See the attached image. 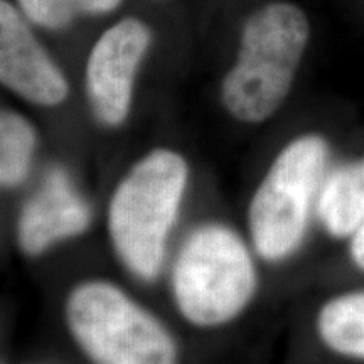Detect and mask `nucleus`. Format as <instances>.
I'll return each instance as SVG.
<instances>
[{"label":"nucleus","mask_w":364,"mask_h":364,"mask_svg":"<svg viewBox=\"0 0 364 364\" xmlns=\"http://www.w3.org/2000/svg\"><path fill=\"white\" fill-rule=\"evenodd\" d=\"M188 177V162L181 154L156 149L113 191L108 235L117 258L136 279L150 282L161 273Z\"/></svg>","instance_id":"1"},{"label":"nucleus","mask_w":364,"mask_h":364,"mask_svg":"<svg viewBox=\"0 0 364 364\" xmlns=\"http://www.w3.org/2000/svg\"><path fill=\"white\" fill-rule=\"evenodd\" d=\"M311 26L302 9L275 2L245 22L238 58L221 85V100L231 117L262 124L285 102L306 53Z\"/></svg>","instance_id":"2"},{"label":"nucleus","mask_w":364,"mask_h":364,"mask_svg":"<svg viewBox=\"0 0 364 364\" xmlns=\"http://www.w3.org/2000/svg\"><path fill=\"white\" fill-rule=\"evenodd\" d=\"M252 252L231 228L209 223L184 241L172 267V295L181 316L196 327L230 324L257 292Z\"/></svg>","instance_id":"3"},{"label":"nucleus","mask_w":364,"mask_h":364,"mask_svg":"<svg viewBox=\"0 0 364 364\" xmlns=\"http://www.w3.org/2000/svg\"><path fill=\"white\" fill-rule=\"evenodd\" d=\"M65 321L91 364H177L179 349L161 318L108 280L81 282L68 294Z\"/></svg>","instance_id":"4"},{"label":"nucleus","mask_w":364,"mask_h":364,"mask_svg":"<svg viewBox=\"0 0 364 364\" xmlns=\"http://www.w3.org/2000/svg\"><path fill=\"white\" fill-rule=\"evenodd\" d=\"M329 145L321 135L287 144L255 191L248 228L255 252L265 262H284L307 233L311 209L326 181Z\"/></svg>","instance_id":"5"},{"label":"nucleus","mask_w":364,"mask_h":364,"mask_svg":"<svg viewBox=\"0 0 364 364\" xmlns=\"http://www.w3.org/2000/svg\"><path fill=\"white\" fill-rule=\"evenodd\" d=\"M150 29L135 17L118 21L100 36L86 63V97L100 124L117 127L130 113L140 63L150 46Z\"/></svg>","instance_id":"6"},{"label":"nucleus","mask_w":364,"mask_h":364,"mask_svg":"<svg viewBox=\"0 0 364 364\" xmlns=\"http://www.w3.org/2000/svg\"><path fill=\"white\" fill-rule=\"evenodd\" d=\"M0 80L41 107H56L70 93L65 75L36 39L24 14L7 0L0 2Z\"/></svg>","instance_id":"7"},{"label":"nucleus","mask_w":364,"mask_h":364,"mask_svg":"<svg viewBox=\"0 0 364 364\" xmlns=\"http://www.w3.org/2000/svg\"><path fill=\"white\" fill-rule=\"evenodd\" d=\"M90 220V208L73 191L65 172L54 171L22 208L17 243L27 257H39L58 241L85 233Z\"/></svg>","instance_id":"8"},{"label":"nucleus","mask_w":364,"mask_h":364,"mask_svg":"<svg viewBox=\"0 0 364 364\" xmlns=\"http://www.w3.org/2000/svg\"><path fill=\"white\" fill-rule=\"evenodd\" d=\"M317 215L334 238H351L364 226V157L326 177L317 199Z\"/></svg>","instance_id":"9"},{"label":"nucleus","mask_w":364,"mask_h":364,"mask_svg":"<svg viewBox=\"0 0 364 364\" xmlns=\"http://www.w3.org/2000/svg\"><path fill=\"white\" fill-rule=\"evenodd\" d=\"M316 331L331 353L364 361V290L326 300L317 312Z\"/></svg>","instance_id":"10"},{"label":"nucleus","mask_w":364,"mask_h":364,"mask_svg":"<svg viewBox=\"0 0 364 364\" xmlns=\"http://www.w3.org/2000/svg\"><path fill=\"white\" fill-rule=\"evenodd\" d=\"M36 150V130L21 113L4 110L0 117V182L16 188L29 174Z\"/></svg>","instance_id":"11"},{"label":"nucleus","mask_w":364,"mask_h":364,"mask_svg":"<svg viewBox=\"0 0 364 364\" xmlns=\"http://www.w3.org/2000/svg\"><path fill=\"white\" fill-rule=\"evenodd\" d=\"M22 14L34 24L61 29L83 16H100L117 9L122 0H17Z\"/></svg>","instance_id":"12"},{"label":"nucleus","mask_w":364,"mask_h":364,"mask_svg":"<svg viewBox=\"0 0 364 364\" xmlns=\"http://www.w3.org/2000/svg\"><path fill=\"white\" fill-rule=\"evenodd\" d=\"M349 255L351 260L359 270L364 272V226L359 228L351 236V243H349Z\"/></svg>","instance_id":"13"}]
</instances>
